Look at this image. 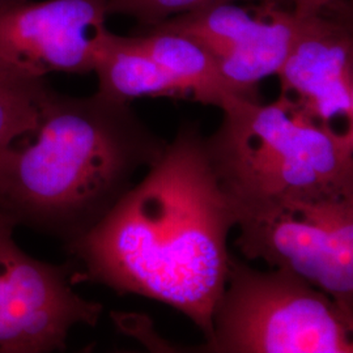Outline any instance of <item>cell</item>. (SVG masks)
Returning a JSON list of instances; mask_svg holds the SVG:
<instances>
[{
	"label": "cell",
	"instance_id": "cell-1",
	"mask_svg": "<svg viewBox=\"0 0 353 353\" xmlns=\"http://www.w3.org/2000/svg\"><path fill=\"white\" fill-rule=\"evenodd\" d=\"M237 207L216 172L207 137L185 122L160 159L87 234L65 245L72 283L137 294L188 316L210 341L227 285Z\"/></svg>",
	"mask_w": 353,
	"mask_h": 353
},
{
	"label": "cell",
	"instance_id": "cell-2",
	"mask_svg": "<svg viewBox=\"0 0 353 353\" xmlns=\"http://www.w3.org/2000/svg\"><path fill=\"white\" fill-rule=\"evenodd\" d=\"M166 144L130 103L51 89L36 131L0 152V214L68 245L113 210Z\"/></svg>",
	"mask_w": 353,
	"mask_h": 353
},
{
	"label": "cell",
	"instance_id": "cell-3",
	"mask_svg": "<svg viewBox=\"0 0 353 353\" xmlns=\"http://www.w3.org/2000/svg\"><path fill=\"white\" fill-rule=\"evenodd\" d=\"M207 137L216 172L234 202L353 192V130L310 118L290 97L240 100Z\"/></svg>",
	"mask_w": 353,
	"mask_h": 353
},
{
	"label": "cell",
	"instance_id": "cell-4",
	"mask_svg": "<svg viewBox=\"0 0 353 353\" xmlns=\"http://www.w3.org/2000/svg\"><path fill=\"white\" fill-rule=\"evenodd\" d=\"M353 316L328 294L285 268L259 271L230 255L216 303L214 353H351Z\"/></svg>",
	"mask_w": 353,
	"mask_h": 353
},
{
	"label": "cell",
	"instance_id": "cell-5",
	"mask_svg": "<svg viewBox=\"0 0 353 353\" xmlns=\"http://www.w3.org/2000/svg\"><path fill=\"white\" fill-rule=\"evenodd\" d=\"M234 203L246 259L290 270L353 316V192Z\"/></svg>",
	"mask_w": 353,
	"mask_h": 353
},
{
	"label": "cell",
	"instance_id": "cell-6",
	"mask_svg": "<svg viewBox=\"0 0 353 353\" xmlns=\"http://www.w3.org/2000/svg\"><path fill=\"white\" fill-rule=\"evenodd\" d=\"M14 225L0 214V353L64 351L77 325L94 327L102 305L72 285V263L38 261L19 248Z\"/></svg>",
	"mask_w": 353,
	"mask_h": 353
},
{
	"label": "cell",
	"instance_id": "cell-7",
	"mask_svg": "<svg viewBox=\"0 0 353 353\" xmlns=\"http://www.w3.org/2000/svg\"><path fill=\"white\" fill-rule=\"evenodd\" d=\"M303 17L279 0L239 6L216 3L140 28L181 33L212 55L228 83L252 99L258 84L276 75L299 34Z\"/></svg>",
	"mask_w": 353,
	"mask_h": 353
},
{
	"label": "cell",
	"instance_id": "cell-8",
	"mask_svg": "<svg viewBox=\"0 0 353 353\" xmlns=\"http://www.w3.org/2000/svg\"><path fill=\"white\" fill-rule=\"evenodd\" d=\"M108 0H26L0 10V68L29 79L93 71Z\"/></svg>",
	"mask_w": 353,
	"mask_h": 353
},
{
	"label": "cell",
	"instance_id": "cell-9",
	"mask_svg": "<svg viewBox=\"0 0 353 353\" xmlns=\"http://www.w3.org/2000/svg\"><path fill=\"white\" fill-rule=\"evenodd\" d=\"M281 94L323 126L353 130V33L350 0L303 16L278 71Z\"/></svg>",
	"mask_w": 353,
	"mask_h": 353
},
{
	"label": "cell",
	"instance_id": "cell-10",
	"mask_svg": "<svg viewBox=\"0 0 353 353\" xmlns=\"http://www.w3.org/2000/svg\"><path fill=\"white\" fill-rule=\"evenodd\" d=\"M134 36L140 46L186 92L189 100L221 110L240 100H259L230 85L214 57L195 39L157 29H141Z\"/></svg>",
	"mask_w": 353,
	"mask_h": 353
},
{
	"label": "cell",
	"instance_id": "cell-11",
	"mask_svg": "<svg viewBox=\"0 0 353 353\" xmlns=\"http://www.w3.org/2000/svg\"><path fill=\"white\" fill-rule=\"evenodd\" d=\"M93 71L102 96L130 103L137 99H188L174 79L144 50L135 36H117L108 30L97 51Z\"/></svg>",
	"mask_w": 353,
	"mask_h": 353
},
{
	"label": "cell",
	"instance_id": "cell-12",
	"mask_svg": "<svg viewBox=\"0 0 353 353\" xmlns=\"http://www.w3.org/2000/svg\"><path fill=\"white\" fill-rule=\"evenodd\" d=\"M50 92L45 79H29L0 68V152L36 131Z\"/></svg>",
	"mask_w": 353,
	"mask_h": 353
},
{
	"label": "cell",
	"instance_id": "cell-13",
	"mask_svg": "<svg viewBox=\"0 0 353 353\" xmlns=\"http://www.w3.org/2000/svg\"><path fill=\"white\" fill-rule=\"evenodd\" d=\"M239 0H108L109 14H126L135 17L140 28L159 24L176 14L191 12L205 6ZM263 1V0H246ZM290 6L288 0H279Z\"/></svg>",
	"mask_w": 353,
	"mask_h": 353
},
{
	"label": "cell",
	"instance_id": "cell-14",
	"mask_svg": "<svg viewBox=\"0 0 353 353\" xmlns=\"http://www.w3.org/2000/svg\"><path fill=\"white\" fill-rule=\"evenodd\" d=\"M341 0H288L292 10L299 16H310Z\"/></svg>",
	"mask_w": 353,
	"mask_h": 353
},
{
	"label": "cell",
	"instance_id": "cell-15",
	"mask_svg": "<svg viewBox=\"0 0 353 353\" xmlns=\"http://www.w3.org/2000/svg\"><path fill=\"white\" fill-rule=\"evenodd\" d=\"M21 1H26V0H0V10L7 8V7L17 4V3H21Z\"/></svg>",
	"mask_w": 353,
	"mask_h": 353
}]
</instances>
